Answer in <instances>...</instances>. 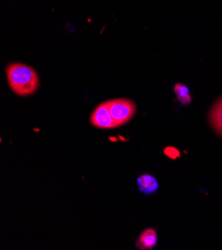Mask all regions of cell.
Returning a JSON list of instances; mask_svg holds the SVG:
<instances>
[{
  "mask_svg": "<svg viewBox=\"0 0 222 250\" xmlns=\"http://www.w3.org/2000/svg\"><path fill=\"white\" fill-rule=\"evenodd\" d=\"M163 153H164V155H166L171 160H176V159H178L181 156L179 149H177L174 146H167V147H165Z\"/></svg>",
  "mask_w": 222,
  "mask_h": 250,
  "instance_id": "obj_8",
  "label": "cell"
},
{
  "mask_svg": "<svg viewBox=\"0 0 222 250\" xmlns=\"http://www.w3.org/2000/svg\"><path fill=\"white\" fill-rule=\"evenodd\" d=\"M90 121L94 127L99 129L108 130L117 128V125L110 113L107 102L101 103L93 111Z\"/></svg>",
  "mask_w": 222,
  "mask_h": 250,
  "instance_id": "obj_3",
  "label": "cell"
},
{
  "mask_svg": "<svg viewBox=\"0 0 222 250\" xmlns=\"http://www.w3.org/2000/svg\"><path fill=\"white\" fill-rule=\"evenodd\" d=\"M107 104L117 127L129 123L137 112L136 104L128 99H114L108 101Z\"/></svg>",
  "mask_w": 222,
  "mask_h": 250,
  "instance_id": "obj_2",
  "label": "cell"
},
{
  "mask_svg": "<svg viewBox=\"0 0 222 250\" xmlns=\"http://www.w3.org/2000/svg\"><path fill=\"white\" fill-rule=\"evenodd\" d=\"M138 186L141 192L153 194L159 189V183L151 174H142L138 179Z\"/></svg>",
  "mask_w": 222,
  "mask_h": 250,
  "instance_id": "obj_5",
  "label": "cell"
},
{
  "mask_svg": "<svg viewBox=\"0 0 222 250\" xmlns=\"http://www.w3.org/2000/svg\"><path fill=\"white\" fill-rule=\"evenodd\" d=\"M175 93L178 100L182 105H188L191 103V96L189 93V89L186 86L178 83L175 86Z\"/></svg>",
  "mask_w": 222,
  "mask_h": 250,
  "instance_id": "obj_7",
  "label": "cell"
},
{
  "mask_svg": "<svg viewBox=\"0 0 222 250\" xmlns=\"http://www.w3.org/2000/svg\"><path fill=\"white\" fill-rule=\"evenodd\" d=\"M6 76L11 90L18 96L32 95L39 86L35 70L28 65L13 63L7 66Z\"/></svg>",
  "mask_w": 222,
  "mask_h": 250,
  "instance_id": "obj_1",
  "label": "cell"
},
{
  "mask_svg": "<svg viewBox=\"0 0 222 250\" xmlns=\"http://www.w3.org/2000/svg\"><path fill=\"white\" fill-rule=\"evenodd\" d=\"M157 242L158 235L156 230L152 229H147L143 230L139 236L136 242V247L141 250H151L157 245Z\"/></svg>",
  "mask_w": 222,
  "mask_h": 250,
  "instance_id": "obj_4",
  "label": "cell"
},
{
  "mask_svg": "<svg viewBox=\"0 0 222 250\" xmlns=\"http://www.w3.org/2000/svg\"><path fill=\"white\" fill-rule=\"evenodd\" d=\"M209 121L212 128L222 137V99L212 107Z\"/></svg>",
  "mask_w": 222,
  "mask_h": 250,
  "instance_id": "obj_6",
  "label": "cell"
}]
</instances>
